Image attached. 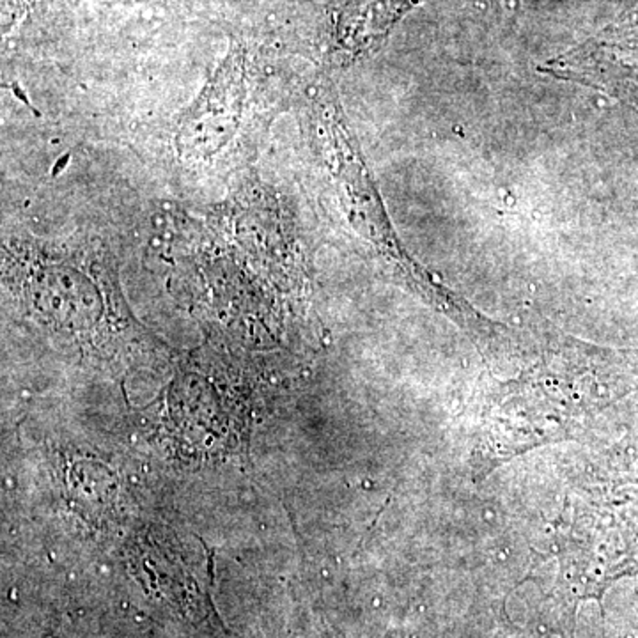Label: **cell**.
<instances>
[{
	"label": "cell",
	"instance_id": "1",
	"mask_svg": "<svg viewBox=\"0 0 638 638\" xmlns=\"http://www.w3.org/2000/svg\"><path fill=\"white\" fill-rule=\"evenodd\" d=\"M562 78L601 85L624 96H638V13L606 29L562 59L550 63Z\"/></svg>",
	"mask_w": 638,
	"mask_h": 638
}]
</instances>
